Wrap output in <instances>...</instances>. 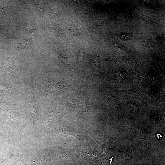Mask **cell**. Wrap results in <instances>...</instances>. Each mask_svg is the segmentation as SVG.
<instances>
[{
	"label": "cell",
	"mask_w": 165,
	"mask_h": 165,
	"mask_svg": "<svg viewBox=\"0 0 165 165\" xmlns=\"http://www.w3.org/2000/svg\"><path fill=\"white\" fill-rule=\"evenodd\" d=\"M34 26L30 23H27L25 24L24 28L27 32L31 35L35 34L36 31V29Z\"/></svg>",
	"instance_id": "7a4b0ae2"
},
{
	"label": "cell",
	"mask_w": 165,
	"mask_h": 165,
	"mask_svg": "<svg viewBox=\"0 0 165 165\" xmlns=\"http://www.w3.org/2000/svg\"><path fill=\"white\" fill-rule=\"evenodd\" d=\"M84 21H86V22L94 25H96L101 22V20L99 19H91Z\"/></svg>",
	"instance_id": "30bf717a"
},
{
	"label": "cell",
	"mask_w": 165,
	"mask_h": 165,
	"mask_svg": "<svg viewBox=\"0 0 165 165\" xmlns=\"http://www.w3.org/2000/svg\"><path fill=\"white\" fill-rule=\"evenodd\" d=\"M147 17L149 21H152V18L150 16H148Z\"/></svg>",
	"instance_id": "5bb4252c"
},
{
	"label": "cell",
	"mask_w": 165,
	"mask_h": 165,
	"mask_svg": "<svg viewBox=\"0 0 165 165\" xmlns=\"http://www.w3.org/2000/svg\"><path fill=\"white\" fill-rule=\"evenodd\" d=\"M144 45L146 46V47H149L150 46V44L147 42L144 41Z\"/></svg>",
	"instance_id": "4fadbf2b"
},
{
	"label": "cell",
	"mask_w": 165,
	"mask_h": 165,
	"mask_svg": "<svg viewBox=\"0 0 165 165\" xmlns=\"http://www.w3.org/2000/svg\"><path fill=\"white\" fill-rule=\"evenodd\" d=\"M85 52L83 50L80 49L78 56V63L81 62L82 61L85 56Z\"/></svg>",
	"instance_id": "ba28073f"
},
{
	"label": "cell",
	"mask_w": 165,
	"mask_h": 165,
	"mask_svg": "<svg viewBox=\"0 0 165 165\" xmlns=\"http://www.w3.org/2000/svg\"><path fill=\"white\" fill-rule=\"evenodd\" d=\"M60 57L62 62L66 63H67V58L66 55L64 54H60Z\"/></svg>",
	"instance_id": "7c38bea8"
},
{
	"label": "cell",
	"mask_w": 165,
	"mask_h": 165,
	"mask_svg": "<svg viewBox=\"0 0 165 165\" xmlns=\"http://www.w3.org/2000/svg\"><path fill=\"white\" fill-rule=\"evenodd\" d=\"M70 86L71 85H70L66 82L61 81L58 83L48 85L47 87L46 90L47 92L50 93H52L63 88Z\"/></svg>",
	"instance_id": "6da1fadb"
},
{
	"label": "cell",
	"mask_w": 165,
	"mask_h": 165,
	"mask_svg": "<svg viewBox=\"0 0 165 165\" xmlns=\"http://www.w3.org/2000/svg\"><path fill=\"white\" fill-rule=\"evenodd\" d=\"M45 3L44 1H36L34 2L35 6L41 11L43 9Z\"/></svg>",
	"instance_id": "52a82bcc"
},
{
	"label": "cell",
	"mask_w": 165,
	"mask_h": 165,
	"mask_svg": "<svg viewBox=\"0 0 165 165\" xmlns=\"http://www.w3.org/2000/svg\"><path fill=\"white\" fill-rule=\"evenodd\" d=\"M17 162V163L19 165H25V163L24 158L23 155L22 154H18Z\"/></svg>",
	"instance_id": "9c48e42d"
},
{
	"label": "cell",
	"mask_w": 165,
	"mask_h": 165,
	"mask_svg": "<svg viewBox=\"0 0 165 165\" xmlns=\"http://www.w3.org/2000/svg\"><path fill=\"white\" fill-rule=\"evenodd\" d=\"M70 34L73 36H78L80 35V33L78 28L74 27H70L68 28Z\"/></svg>",
	"instance_id": "5b68a950"
},
{
	"label": "cell",
	"mask_w": 165,
	"mask_h": 165,
	"mask_svg": "<svg viewBox=\"0 0 165 165\" xmlns=\"http://www.w3.org/2000/svg\"><path fill=\"white\" fill-rule=\"evenodd\" d=\"M121 72H117L116 75L117 79L118 80H122L125 79V75L123 73H121Z\"/></svg>",
	"instance_id": "8fae6325"
},
{
	"label": "cell",
	"mask_w": 165,
	"mask_h": 165,
	"mask_svg": "<svg viewBox=\"0 0 165 165\" xmlns=\"http://www.w3.org/2000/svg\"><path fill=\"white\" fill-rule=\"evenodd\" d=\"M50 30L56 34L57 35L61 34V30L60 28L55 25H52L49 28Z\"/></svg>",
	"instance_id": "8992f818"
},
{
	"label": "cell",
	"mask_w": 165,
	"mask_h": 165,
	"mask_svg": "<svg viewBox=\"0 0 165 165\" xmlns=\"http://www.w3.org/2000/svg\"><path fill=\"white\" fill-rule=\"evenodd\" d=\"M32 44V42L30 40L26 39L21 42L19 46V48L21 49H26L31 47Z\"/></svg>",
	"instance_id": "3957f363"
},
{
	"label": "cell",
	"mask_w": 165,
	"mask_h": 165,
	"mask_svg": "<svg viewBox=\"0 0 165 165\" xmlns=\"http://www.w3.org/2000/svg\"><path fill=\"white\" fill-rule=\"evenodd\" d=\"M45 155L43 152H42L40 158L36 162L31 160L33 163V165H45L48 160H46Z\"/></svg>",
	"instance_id": "277c9868"
}]
</instances>
